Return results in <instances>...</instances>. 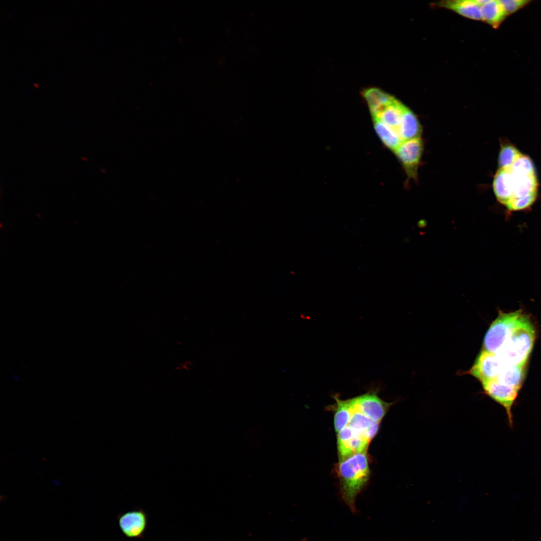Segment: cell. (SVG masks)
<instances>
[{"label":"cell","mask_w":541,"mask_h":541,"mask_svg":"<svg viewBox=\"0 0 541 541\" xmlns=\"http://www.w3.org/2000/svg\"><path fill=\"white\" fill-rule=\"evenodd\" d=\"M493 181L497 200L509 211L529 208L536 199L538 180L533 163L512 144L502 145Z\"/></svg>","instance_id":"obj_1"},{"label":"cell","mask_w":541,"mask_h":541,"mask_svg":"<svg viewBox=\"0 0 541 541\" xmlns=\"http://www.w3.org/2000/svg\"><path fill=\"white\" fill-rule=\"evenodd\" d=\"M337 472L342 498L353 512L356 499L366 485L370 474L367 451L354 454L339 461Z\"/></svg>","instance_id":"obj_2"},{"label":"cell","mask_w":541,"mask_h":541,"mask_svg":"<svg viewBox=\"0 0 541 541\" xmlns=\"http://www.w3.org/2000/svg\"><path fill=\"white\" fill-rule=\"evenodd\" d=\"M535 339V331L528 317L522 314L511 335L496 354L504 365L527 364Z\"/></svg>","instance_id":"obj_3"},{"label":"cell","mask_w":541,"mask_h":541,"mask_svg":"<svg viewBox=\"0 0 541 541\" xmlns=\"http://www.w3.org/2000/svg\"><path fill=\"white\" fill-rule=\"evenodd\" d=\"M521 314L520 310L500 312L486 333L482 349L495 354L498 353L509 338Z\"/></svg>","instance_id":"obj_4"},{"label":"cell","mask_w":541,"mask_h":541,"mask_svg":"<svg viewBox=\"0 0 541 541\" xmlns=\"http://www.w3.org/2000/svg\"><path fill=\"white\" fill-rule=\"evenodd\" d=\"M149 520L147 512L136 507L119 513L117 516L118 526L122 534L130 539H142L145 536Z\"/></svg>","instance_id":"obj_5"},{"label":"cell","mask_w":541,"mask_h":541,"mask_svg":"<svg viewBox=\"0 0 541 541\" xmlns=\"http://www.w3.org/2000/svg\"><path fill=\"white\" fill-rule=\"evenodd\" d=\"M481 384L484 393L505 410L509 425L511 427L513 424L512 409L519 390L504 385L496 379Z\"/></svg>","instance_id":"obj_6"},{"label":"cell","mask_w":541,"mask_h":541,"mask_svg":"<svg viewBox=\"0 0 541 541\" xmlns=\"http://www.w3.org/2000/svg\"><path fill=\"white\" fill-rule=\"evenodd\" d=\"M504 366L496 354L482 349L468 373L482 384L496 379Z\"/></svg>","instance_id":"obj_7"},{"label":"cell","mask_w":541,"mask_h":541,"mask_svg":"<svg viewBox=\"0 0 541 541\" xmlns=\"http://www.w3.org/2000/svg\"><path fill=\"white\" fill-rule=\"evenodd\" d=\"M355 407L374 421L380 423L392 403L382 400L375 392L353 398Z\"/></svg>","instance_id":"obj_8"},{"label":"cell","mask_w":541,"mask_h":541,"mask_svg":"<svg viewBox=\"0 0 541 541\" xmlns=\"http://www.w3.org/2000/svg\"><path fill=\"white\" fill-rule=\"evenodd\" d=\"M422 148L421 140L418 138L403 141L394 151L410 177L416 176Z\"/></svg>","instance_id":"obj_9"},{"label":"cell","mask_w":541,"mask_h":541,"mask_svg":"<svg viewBox=\"0 0 541 541\" xmlns=\"http://www.w3.org/2000/svg\"><path fill=\"white\" fill-rule=\"evenodd\" d=\"M352 399L353 407L347 426L356 434L362 436L370 442L376 435L380 423L373 421L359 411L355 406L353 398Z\"/></svg>","instance_id":"obj_10"},{"label":"cell","mask_w":541,"mask_h":541,"mask_svg":"<svg viewBox=\"0 0 541 541\" xmlns=\"http://www.w3.org/2000/svg\"><path fill=\"white\" fill-rule=\"evenodd\" d=\"M405 108L403 104L395 99L374 115L373 120L381 121L399 135L400 126Z\"/></svg>","instance_id":"obj_11"},{"label":"cell","mask_w":541,"mask_h":541,"mask_svg":"<svg viewBox=\"0 0 541 541\" xmlns=\"http://www.w3.org/2000/svg\"><path fill=\"white\" fill-rule=\"evenodd\" d=\"M526 364L504 365L496 379L504 385L519 390L524 379Z\"/></svg>","instance_id":"obj_12"},{"label":"cell","mask_w":541,"mask_h":541,"mask_svg":"<svg viewBox=\"0 0 541 541\" xmlns=\"http://www.w3.org/2000/svg\"><path fill=\"white\" fill-rule=\"evenodd\" d=\"M482 20L497 28L507 16L499 1L487 0L480 6Z\"/></svg>","instance_id":"obj_13"},{"label":"cell","mask_w":541,"mask_h":541,"mask_svg":"<svg viewBox=\"0 0 541 541\" xmlns=\"http://www.w3.org/2000/svg\"><path fill=\"white\" fill-rule=\"evenodd\" d=\"M442 5L459 15L475 20H482L480 6L476 1L458 0L444 2Z\"/></svg>","instance_id":"obj_14"},{"label":"cell","mask_w":541,"mask_h":541,"mask_svg":"<svg viewBox=\"0 0 541 541\" xmlns=\"http://www.w3.org/2000/svg\"><path fill=\"white\" fill-rule=\"evenodd\" d=\"M421 127L414 113L405 108L400 126L399 135L403 141L420 138Z\"/></svg>","instance_id":"obj_15"},{"label":"cell","mask_w":541,"mask_h":541,"mask_svg":"<svg viewBox=\"0 0 541 541\" xmlns=\"http://www.w3.org/2000/svg\"><path fill=\"white\" fill-rule=\"evenodd\" d=\"M362 93L372 116L395 99L393 96L376 88L365 89Z\"/></svg>","instance_id":"obj_16"},{"label":"cell","mask_w":541,"mask_h":541,"mask_svg":"<svg viewBox=\"0 0 541 541\" xmlns=\"http://www.w3.org/2000/svg\"><path fill=\"white\" fill-rule=\"evenodd\" d=\"M336 404L334 414V427L337 433L346 426L350 419L353 407L352 399H340L335 396Z\"/></svg>","instance_id":"obj_17"},{"label":"cell","mask_w":541,"mask_h":541,"mask_svg":"<svg viewBox=\"0 0 541 541\" xmlns=\"http://www.w3.org/2000/svg\"><path fill=\"white\" fill-rule=\"evenodd\" d=\"M374 127L384 144L395 151L403 142L399 134L394 130L377 120H374Z\"/></svg>","instance_id":"obj_18"},{"label":"cell","mask_w":541,"mask_h":541,"mask_svg":"<svg viewBox=\"0 0 541 541\" xmlns=\"http://www.w3.org/2000/svg\"><path fill=\"white\" fill-rule=\"evenodd\" d=\"M527 0H501L499 1L507 16L521 9L529 3Z\"/></svg>","instance_id":"obj_19"},{"label":"cell","mask_w":541,"mask_h":541,"mask_svg":"<svg viewBox=\"0 0 541 541\" xmlns=\"http://www.w3.org/2000/svg\"><path fill=\"white\" fill-rule=\"evenodd\" d=\"M301 541H306V539H305V538H304V539H302V540H301Z\"/></svg>","instance_id":"obj_20"}]
</instances>
